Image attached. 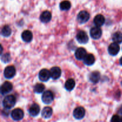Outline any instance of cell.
I'll return each mask as SVG.
<instances>
[{"label":"cell","mask_w":122,"mask_h":122,"mask_svg":"<svg viewBox=\"0 0 122 122\" xmlns=\"http://www.w3.org/2000/svg\"><path fill=\"white\" fill-rule=\"evenodd\" d=\"M40 112V107L37 104H33L29 109V113L32 117H36Z\"/></svg>","instance_id":"5bb4252c"},{"label":"cell","mask_w":122,"mask_h":122,"mask_svg":"<svg viewBox=\"0 0 122 122\" xmlns=\"http://www.w3.org/2000/svg\"><path fill=\"white\" fill-rule=\"evenodd\" d=\"M11 29L8 25H5L1 29V35L4 37H8L11 35Z\"/></svg>","instance_id":"7402d4cb"},{"label":"cell","mask_w":122,"mask_h":122,"mask_svg":"<svg viewBox=\"0 0 122 122\" xmlns=\"http://www.w3.org/2000/svg\"><path fill=\"white\" fill-rule=\"evenodd\" d=\"M112 39L114 42L121 44L122 42V33L120 32H116L113 35Z\"/></svg>","instance_id":"603a6c76"},{"label":"cell","mask_w":122,"mask_h":122,"mask_svg":"<svg viewBox=\"0 0 122 122\" xmlns=\"http://www.w3.org/2000/svg\"><path fill=\"white\" fill-rule=\"evenodd\" d=\"M54 95L51 91H46L43 92L42 95V101L45 104H50L54 101Z\"/></svg>","instance_id":"7a4b0ae2"},{"label":"cell","mask_w":122,"mask_h":122,"mask_svg":"<svg viewBox=\"0 0 122 122\" xmlns=\"http://www.w3.org/2000/svg\"><path fill=\"white\" fill-rule=\"evenodd\" d=\"M119 113H120V114H122V106L120 108V110H119Z\"/></svg>","instance_id":"83f0119b"},{"label":"cell","mask_w":122,"mask_h":122,"mask_svg":"<svg viewBox=\"0 0 122 122\" xmlns=\"http://www.w3.org/2000/svg\"><path fill=\"white\" fill-rule=\"evenodd\" d=\"M16 98L13 95H8L5 97L2 101V106L5 109L10 110L13 108L15 104Z\"/></svg>","instance_id":"6da1fadb"},{"label":"cell","mask_w":122,"mask_h":122,"mask_svg":"<svg viewBox=\"0 0 122 122\" xmlns=\"http://www.w3.org/2000/svg\"><path fill=\"white\" fill-rule=\"evenodd\" d=\"M39 79L40 81L42 82H47L51 77V73L50 71L46 69H43L40 70L39 73Z\"/></svg>","instance_id":"ba28073f"},{"label":"cell","mask_w":122,"mask_h":122,"mask_svg":"<svg viewBox=\"0 0 122 122\" xmlns=\"http://www.w3.org/2000/svg\"><path fill=\"white\" fill-rule=\"evenodd\" d=\"M85 115V110L82 107H78L75 109L73 112V116L77 120L83 119Z\"/></svg>","instance_id":"9c48e42d"},{"label":"cell","mask_w":122,"mask_h":122,"mask_svg":"<svg viewBox=\"0 0 122 122\" xmlns=\"http://www.w3.org/2000/svg\"><path fill=\"white\" fill-rule=\"evenodd\" d=\"M13 89V85L10 82H5L1 86V94L2 95L10 92Z\"/></svg>","instance_id":"30bf717a"},{"label":"cell","mask_w":122,"mask_h":122,"mask_svg":"<svg viewBox=\"0 0 122 122\" xmlns=\"http://www.w3.org/2000/svg\"><path fill=\"white\" fill-rule=\"evenodd\" d=\"M21 38L25 42H30L33 39V34L30 30H25L21 34Z\"/></svg>","instance_id":"e0dca14e"},{"label":"cell","mask_w":122,"mask_h":122,"mask_svg":"<svg viewBox=\"0 0 122 122\" xmlns=\"http://www.w3.org/2000/svg\"><path fill=\"white\" fill-rule=\"evenodd\" d=\"M105 17L102 14H98L94 17V23L95 26L101 27L105 23Z\"/></svg>","instance_id":"ac0fdd59"},{"label":"cell","mask_w":122,"mask_h":122,"mask_svg":"<svg viewBox=\"0 0 122 122\" xmlns=\"http://www.w3.org/2000/svg\"><path fill=\"white\" fill-rule=\"evenodd\" d=\"M119 51H120V46L118 45L117 43H112V44L109 45V46H108V53H109L111 56H116V55L119 53Z\"/></svg>","instance_id":"8fae6325"},{"label":"cell","mask_w":122,"mask_h":122,"mask_svg":"<svg viewBox=\"0 0 122 122\" xmlns=\"http://www.w3.org/2000/svg\"><path fill=\"white\" fill-rule=\"evenodd\" d=\"M101 75L99 71H95L91 73L89 76V79L92 83H97L100 81Z\"/></svg>","instance_id":"2e32d148"},{"label":"cell","mask_w":122,"mask_h":122,"mask_svg":"<svg viewBox=\"0 0 122 122\" xmlns=\"http://www.w3.org/2000/svg\"><path fill=\"white\" fill-rule=\"evenodd\" d=\"M77 41L81 44H86L89 41V37L85 32L83 30H81L77 33L76 36Z\"/></svg>","instance_id":"52a82bcc"},{"label":"cell","mask_w":122,"mask_h":122,"mask_svg":"<svg viewBox=\"0 0 122 122\" xmlns=\"http://www.w3.org/2000/svg\"><path fill=\"white\" fill-rule=\"evenodd\" d=\"M52 115V109L50 107H45L42 111V117L44 119H50Z\"/></svg>","instance_id":"ffe728a7"},{"label":"cell","mask_w":122,"mask_h":122,"mask_svg":"<svg viewBox=\"0 0 122 122\" xmlns=\"http://www.w3.org/2000/svg\"><path fill=\"white\" fill-rule=\"evenodd\" d=\"M90 14L86 11H81L77 16V20L80 23H85L89 20Z\"/></svg>","instance_id":"8992f818"},{"label":"cell","mask_w":122,"mask_h":122,"mask_svg":"<svg viewBox=\"0 0 122 122\" xmlns=\"http://www.w3.org/2000/svg\"><path fill=\"white\" fill-rule=\"evenodd\" d=\"M95 61V57L92 54H86V56L83 58V63L87 66H92L94 64Z\"/></svg>","instance_id":"d6986e66"},{"label":"cell","mask_w":122,"mask_h":122,"mask_svg":"<svg viewBox=\"0 0 122 122\" xmlns=\"http://www.w3.org/2000/svg\"><path fill=\"white\" fill-rule=\"evenodd\" d=\"M11 117L15 121H19L24 117V112L20 108H15L11 112Z\"/></svg>","instance_id":"3957f363"},{"label":"cell","mask_w":122,"mask_h":122,"mask_svg":"<svg viewBox=\"0 0 122 122\" xmlns=\"http://www.w3.org/2000/svg\"><path fill=\"white\" fill-rule=\"evenodd\" d=\"M1 60L2 62L5 63H7L11 60V56L10 54L5 53L4 55L1 56Z\"/></svg>","instance_id":"484cf974"},{"label":"cell","mask_w":122,"mask_h":122,"mask_svg":"<svg viewBox=\"0 0 122 122\" xmlns=\"http://www.w3.org/2000/svg\"><path fill=\"white\" fill-rule=\"evenodd\" d=\"M16 73L15 68L13 66H9L5 68L4 71V75L5 78L10 79H12Z\"/></svg>","instance_id":"277c9868"},{"label":"cell","mask_w":122,"mask_h":122,"mask_svg":"<svg viewBox=\"0 0 122 122\" xmlns=\"http://www.w3.org/2000/svg\"><path fill=\"white\" fill-rule=\"evenodd\" d=\"M52 19V15L51 13L48 11H45L42 12L40 16V20L42 23H48Z\"/></svg>","instance_id":"9a60e30c"},{"label":"cell","mask_w":122,"mask_h":122,"mask_svg":"<svg viewBox=\"0 0 122 122\" xmlns=\"http://www.w3.org/2000/svg\"><path fill=\"white\" fill-rule=\"evenodd\" d=\"M75 57L78 60H83L86 56L87 54L86 51L83 48H79L75 51Z\"/></svg>","instance_id":"4fadbf2b"},{"label":"cell","mask_w":122,"mask_h":122,"mask_svg":"<svg viewBox=\"0 0 122 122\" xmlns=\"http://www.w3.org/2000/svg\"><path fill=\"white\" fill-rule=\"evenodd\" d=\"M70 7H71V3L70 1H67V0L62 1L60 4V8L63 11L69 10Z\"/></svg>","instance_id":"cb8c5ba5"},{"label":"cell","mask_w":122,"mask_h":122,"mask_svg":"<svg viewBox=\"0 0 122 122\" xmlns=\"http://www.w3.org/2000/svg\"><path fill=\"white\" fill-rule=\"evenodd\" d=\"M111 121H114V122H117V121H122V117H120L119 116L115 115L113 116V117L111 119Z\"/></svg>","instance_id":"4316f807"},{"label":"cell","mask_w":122,"mask_h":122,"mask_svg":"<svg viewBox=\"0 0 122 122\" xmlns=\"http://www.w3.org/2000/svg\"><path fill=\"white\" fill-rule=\"evenodd\" d=\"M120 65L122 66V57L120 58Z\"/></svg>","instance_id":"f1b7e54d"},{"label":"cell","mask_w":122,"mask_h":122,"mask_svg":"<svg viewBox=\"0 0 122 122\" xmlns=\"http://www.w3.org/2000/svg\"><path fill=\"white\" fill-rule=\"evenodd\" d=\"M45 85L42 84V83H36L34 86V88H33L34 92L37 93V94H41V93H42L44 91V90H45Z\"/></svg>","instance_id":"d4e9b609"},{"label":"cell","mask_w":122,"mask_h":122,"mask_svg":"<svg viewBox=\"0 0 122 122\" xmlns=\"http://www.w3.org/2000/svg\"><path fill=\"white\" fill-rule=\"evenodd\" d=\"M75 85H76V83H75V80L73 79H69L66 82L64 87H65V89L67 91H71L75 87Z\"/></svg>","instance_id":"44dd1931"},{"label":"cell","mask_w":122,"mask_h":122,"mask_svg":"<svg viewBox=\"0 0 122 122\" xmlns=\"http://www.w3.org/2000/svg\"><path fill=\"white\" fill-rule=\"evenodd\" d=\"M90 36L92 39H98L102 36V30L98 26H95L91 29L90 30Z\"/></svg>","instance_id":"5b68a950"},{"label":"cell","mask_w":122,"mask_h":122,"mask_svg":"<svg viewBox=\"0 0 122 122\" xmlns=\"http://www.w3.org/2000/svg\"><path fill=\"white\" fill-rule=\"evenodd\" d=\"M51 77L52 79H58L61 75V70L58 67H53L50 70Z\"/></svg>","instance_id":"7c38bea8"}]
</instances>
